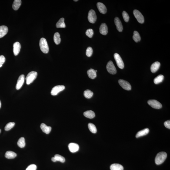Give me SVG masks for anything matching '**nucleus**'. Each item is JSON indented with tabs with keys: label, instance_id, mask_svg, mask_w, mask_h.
<instances>
[{
	"label": "nucleus",
	"instance_id": "obj_1",
	"mask_svg": "<svg viewBox=\"0 0 170 170\" xmlns=\"http://www.w3.org/2000/svg\"><path fill=\"white\" fill-rule=\"evenodd\" d=\"M167 154L165 152H161L157 154L155 158V162L157 165L162 164L167 158Z\"/></svg>",
	"mask_w": 170,
	"mask_h": 170
},
{
	"label": "nucleus",
	"instance_id": "obj_2",
	"mask_svg": "<svg viewBox=\"0 0 170 170\" xmlns=\"http://www.w3.org/2000/svg\"><path fill=\"white\" fill-rule=\"evenodd\" d=\"M39 46L41 50L43 53H48L49 51V47L47 42L45 38H42L40 40Z\"/></svg>",
	"mask_w": 170,
	"mask_h": 170
},
{
	"label": "nucleus",
	"instance_id": "obj_3",
	"mask_svg": "<svg viewBox=\"0 0 170 170\" xmlns=\"http://www.w3.org/2000/svg\"><path fill=\"white\" fill-rule=\"evenodd\" d=\"M37 73L35 71H32L29 72L26 78L27 85H29L33 82L37 78Z\"/></svg>",
	"mask_w": 170,
	"mask_h": 170
},
{
	"label": "nucleus",
	"instance_id": "obj_4",
	"mask_svg": "<svg viewBox=\"0 0 170 170\" xmlns=\"http://www.w3.org/2000/svg\"><path fill=\"white\" fill-rule=\"evenodd\" d=\"M106 68L108 72L112 75H115L117 72V70L115 66L112 61H109L107 64Z\"/></svg>",
	"mask_w": 170,
	"mask_h": 170
},
{
	"label": "nucleus",
	"instance_id": "obj_5",
	"mask_svg": "<svg viewBox=\"0 0 170 170\" xmlns=\"http://www.w3.org/2000/svg\"><path fill=\"white\" fill-rule=\"evenodd\" d=\"M114 59H115L118 67L120 69H122L124 68V64L120 55L118 53L114 54Z\"/></svg>",
	"mask_w": 170,
	"mask_h": 170
},
{
	"label": "nucleus",
	"instance_id": "obj_6",
	"mask_svg": "<svg viewBox=\"0 0 170 170\" xmlns=\"http://www.w3.org/2000/svg\"><path fill=\"white\" fill-rule=\"evenodd\" d=\"M148 105L155 109H160L162 107V105L160 103L156 100H150L148 101Z\"/></svg>",
	"mask_w": 170,
	"mask_h": 170
},
{
	"label": "nucleus",
	"instance_id": "obj_7",
	"mask_svg": "<svg viewBox=\"0 0 170 170\" xmlns=\"http://www.w3.org/2000/svg\"><path fill=\"white\" fill-rule=\"evenodd\" d=\"M88 21L91 23H94L97 19L95 11L91 10L88 12Z\"/></svg>",
	"mask_w": 170,
	"mask_h": 170
},
{
	"label": "nucleus",
	"instance_id": "obj_8",
	"mask_svg": "<svg viewBox=\"0 0 170 170\" xmlns=\"http://www.w3.org/2000/svg\"><path fill=\"white\" fill-rule=\"evenodd\" d=\"M65 88L64 85H57L52 88L51 92V95H56L61 91H63Z\"/></svg>",
	"mask_w": 170,
	"mask_h": 170
},
{
	"label": "nucleus",
	"instance_id": "obj_9",
	"mask_svg": "<svg viewBox=\"0 0 170 170\" xmlns=\"http://www.w3.org/2000/svg\"><path fill=\"white\" fill-rule=\"evenodd\" d=\"M133 14L139 22L141 24L143 23L144 22V17L139 11L136 10H134Z\"/></svg>",
	"mask_w": 170,
	"mask_h": 170
},
{
	"label": "nucleus",
	"instance_id": "obj_10",
	"mask_svg": "<svg viewBox=\"0 0 170 170\" xmlns=\"http://www.w3.org/2000/svg\"><path fill=\"white\" fill-rule=\"evenodd\" d=\"M120 85L124 89L127 91H130L131 89V86L130 84L127 81L123 79H119L118 81Z\"/></svg>",
	"mask_w": 170,
	"mask_h": 170
},
{
	"label": "nucleus",
	"instance_id": "obj_11",
	"mask_svg": "<svg viewBox=\"0 0 170 170\" xmlns=\"http://www.w3.org/2000/svg\"><path fill=\"white\" fill-rule=\"evenodd\" d=\"M25 81V76L23 75H21L19 77L16 86L17 90H19L22 87Z\"/></svg>",
	"mask_w": 170,
	"mask_h": 170
},
{
	"label": "nucleus",
	"instance_id": "obj_12",
	"mask_svg": "<svg viewBox=\"0 0 170 170\" xmlns=\"http://www.w3.org/2000/svg\"><path fill=\"white\" fill-rule=\"evenodd\" d=\"M68 147L70 151L72 153L76 152L79 149V145L78 144L74 143H70Z\"/></svg>",
	"mask_w": 170,
	"mask_h": 170
},
{
	"label": "nucleus",
	"instance_id": "obj_13",
	"mask_svg": "<svg viewBox=\"0 0 170 170\" xmlns=\"http://www.w3.org/2000/svg\"><path fill=\"white\" fill-rule=\"evenodd\" d=\"M13 53L14 55L16 56L19 53L21 48V45L20 43L17 42L13 44Z\"/></svg>",
	"mask_w": 170,
	"mask_h": 170
},
{
	"label": "nucleus",
	"instance_id": "obj_14",
	"mask_svg": "<svg viewBox=\"0 0 170 170\" xmlns=\"http://www.w3.org/2000/svg\"><path fill=\"white\" fill-rule=\"evenodd\" d=\"M97 7L101 13L105 14L107 12V9L106 6L104 4L101 2H98L97 4Z\"/></svg>",
	"mask_w": 170,
	"mask_h": 170
},
{
	"label": "nucleus",
	"instance_id": "obj_15",
	"mask_svg": "<svg viewBox=\"0 0 170 170\" xmlns=\"http://www.w3.org/2000/svg\"><path fill=\"white\" fill-rule=\"evenodd\" d=\"M114 22L119 32H122L123 30V25L119 18L118 17L115 18L114 19Z\"/></svg>",
	"mask_w": 170,
	"mask_h": 170
},
{
	"label": "nucleus",
	"instance_id": "obj_16",
	"mask_svg": "<svg viewBox=\"0 0 170 170\" xmlns=\"http://www.w3.org/2000/svg\"><path fill=\"white\" fill-rule=\"evenodd\" d=\"M100 32L101 35H106L108 33V28L106 24H101L100 28Z\"/></svg>",
	"mask_w": 170,
	"mask_h": 170
},
{
	"label": "nucleus",
	"instance_id": "obj_17",
	"mask_svg": "<svg viewBox=\"0 0 170 170\" xmlns=\"http://www.w3.org/2000/svg\"><path fill=\"white\" fill-rule=\"evenodd\" d=\"M160 66V63L158 61L154 62L151 65V70L152 73H155L159 69Z\"/></svg>",
	"mask_w": 170,
	"mask_h": 170
},
{
	"label": "nucleus",
	"instance_id": "obj_18",
	"mask_svg": "<svg viewBox=\"0 0 170 170\" xmlns=\"http://www.w3.org/2000/svg\"><path fill=\"white\" fill-rule=\"evenodd\" d=\"M8 27L5 26H0V38H3L6 35L8 32Z\"/></svg>",
	"mask_w": 170,
	"mask_h": 170
},
{
	"label": "nucleus",
	"instance_id": "obj_19",
	"mask_svg": "<svg viewBox=\"0 0 170 170\" xmlns=\"http://www.w3.org/2000/svg\"><path fill=\"white\" fill-rule=\"evenodd\" d=\"M40 127L43 132L45 133L46 134H49L52 129L51 127L47 126L45 124L43 123L41 124Z\"/></svg>",
	"mask_w": 170,
	"mask_h": 170
},
{
	"label": "nucleus",
	"instance_id": "obj_20",
	"mask_svg": "<svg viewBox=\"0 0 170 170\" xmlns=\"http://www.w3.org/2000/svg\"><path fill=\"white\" fill-rule=\"evenodd\" d=\"M149 132V129L148 128H145L142 130L139 131L137 133L136 137V138L140 137L146 135Z\"/></svg>",
	"mask_w": 170,
	"mask_h": 170
},
{
	"label": "nucleus",
	"instance_id": "obj_21",
	"mask_svg": "<svg viewBox=\"0 0 170 170\" xmlns=\"http://www.w3.org/2000/svg\"><path fill=\"white\" fill-rule=\"evenodd\" d=\"M17 154L12 151H8L5 153V156L8 159H13L17 157Z\"/></svg>",
	"mask_w": 170,
	"mask_h": 170
},
{
	"label": "nucleus",
	"instance_id": "obj_22",
	"mask_svg": "<svg viewBox=\"0 0 170 170\" xmlns=\"http://www.w3.org/2000/svg\"><path fill=\"white\" fill-rule=\"evenodd\" d=\"M84 115L86 118H90V119L94 118L95 116V112L91 110L86 111L84 113Z\"/></svg>",
	"mask_w": 170,
	"mask_h": 170
},
{
	"label": "nucleus",
	"instance_id": "obj_23",
	"mask_svg": "<svg viewBox=\"0 0 170 170\" xmlns=\"http://www.w3.org/2000/svg\"><path fill=\"white\" fill-rule=\"evenodd\" d=\"M21 0H15L13 4V9L14 10H18L21 6Z\"/></svg>",
	"mask_w": 170,
	"mask_h": 170
},
{
	"label": "nucleus",
	"instance_id": "obj_24",
	"mask_svg": "<svg viewBox=\"0 0 170 170\" xmlns=\"http://www.w3.org/2000/svg\"><path fill=\"white\" fill-rule=\"evenodd\" d=\"M87 73L88 77L91 79H94L96 77V72L94 69L88 70Z\"/></svg>",
	"mask_w": 170,
	"mask_h": 170
},
{
	"label": "nucleus",
	"instance_id": "obj_25",
	"mask_svg": "<svg viewBox=\"0 0 170 170\" xmlns=\"http://www.w3.org/2000/svg\"><path fill=\"white\" fill-rule=\"evenodd\" d=\"M111 170H124L123 167L119 164H114L110 167Z\"/></svg>",
	"mask_w": 170,
	"mask_h": 170
},
{
	"label": "nucleus",
	"instance_id": "obj_26",
	"mask_svg": "<svg viewBox=\"0 0 170 170\" xmlns=\"http://www.w3.org/2000/svg\"><path fill=\"white\" fill-rule=\"evenodd\" d=\"M57 28H65L66 25L64 22V19L63 18H61L57 23L56 25Z\"/></svg>",
	"mask_w": 170,
	"mask_h": 170
},
{
	"label": "nucleus",
	"instance_id": "obj_27",
	"mask_svg": "<svg viewBox=\"0 0 170 170\" xmlns=\"http://www.w3.org/2000/svg\"><path fill=\"white\" fill-rule=\"evenodd\" d=\"M60 35L58 32L55 33L54 34V40L55 43L57 45H58L61 42V39Z\"/></svg>",
	"mask_w": 170,
	"mask_h": 170
},
{
	"label": "nucleus",
	"instance_id": "obj_28",
	"mask_svg": "<svg viewBox=\"0 0 170 170\" xmlns=\"http://www.w3.org/2000/svg\"><path fill=\"white\" fill-rule=\"evenodd\" d=\"M164 76L162 75H159L156 77L154 79V82L155 84H158L162 82L164 79Z\"/></svg>",
	"mask_w": 170,
	"mask_h": 170
},
{
	"label": "nucleus",
	"instance_id": "obj_29",
	"mask_svg": "<svg viewBox=\"0 0 170 170\" xmlns=\"http://www.w3.org/2000/svg\"><path fill=\"white\" fill-rule=\"evenodd\" d=\"M133 39L136 42H138L141 41V38L140 34L137 31H135L134 32L133 36Z\"/></svg>",
	"mask_w": 170,
	"mask_h": 170
},
{
	"label": "nucleus",
	"instance_id": "obj_30",
	"mask_svg": "<svg viewBox=\"0 0 170 170\" xmlns=\"http://www.w3.org/2000/svg\"><path fill=\"white\" fill-rule=\"evenodd\" d=\"M25 139L24 137L20 138L18 142V145L20 148H24L25 146Z\"/></svg>",
	"mask_w": 170,
	"mask_h": 170
},
{
	"label": "nucleus",
	"instance_id": "obj_31",
	"mask_svg": "<svg viewBox=\"0 0 170 170\" xmlns=\"http://www.w3.org/2000/svg\"><path fill=\"white\" fill-rule=\"evenodd\" d=\"M84 95L86 98L90 99L92 98L93 93L89 90H87L84 91Z\"/></svg>",
	"mask_w": 170,
	"mask_h": 170
},
{
	"label": "nucleus",
	"instance_id": "obj_32",
	"mask_svg": "<svg viewBox=\"0 0 170 170\" xmlns=\"http://www.w3.org/2000/svg\"><path fill=\"white\" fill-rule=\"evenodd\" d=\"M88 126L90 131L91 132L93 133H96L97 130L96 127L94 124L91 123H89L88 124Z\"/></svg>",
	"mask_w": 170,
	"mask_h": 170
},
{
	"label": "nucleus",
	"instance_id": "obj_33",
	"mask_svg": "<svg viewBox=\"0 0 170 170\" xmlns=\"http://www.w3.org/2000/svg\"><path fill=\"white\" fill-rule=\"evenodd\" d=\"M56 160V162L57 161H59L61 163H63L65 162V158L59 155V154H56L54 156Z\"/></svg>",
	"mask_w": 170,
	"mask_h": 170
},
{
	"label": "nucleus",
	"instance_id": "obj_34",
	"mask_svg": "<svg viewBox=\"0 0 170 170\" xmlns=\"http://www.w3.org/2000/svg\"><path fill=\"white\" fill-rule=\"evenodd\" d=\"M15 125V123L14 122H10L6 125L5 129V131H9L13 128Z\"/></svg>",
	"mask_w": 170,
	"mask_h": 170
},
{
	"label": "nucleus",
	"instance_id": "obj_35",
	"mask_svg": "<svg viewBox=\"0 0 170 170\" xmlns=\"http://www.w3.org/2000/svg\"><path fill=\"white\" fill-rule=\"evenodd\" d=\"M93 53V50L92 48L91 47H88L87 48L86 53L87 56L88 57H91Z\"/></svg>",
	"mask_w": 170,
	"mask_h": 170
},
{
	"label": "nucleus",
	"instance_id": "obj_36",
	"mask_svg": "<svg viewBox=\"0 0 170 170\" xmlns=\"http://www.w3.org/2000/svg\"><path fill=\"white\" fill-rule=\"evenodd\" d=\"M85 34L88 37L91 38L93 35L94 31L92 29H88L87 30Z\"/></svg>",
	"mask_w": 170,
	"mask_h": 170
},
{
	"label": "nucleus",
	"instance_id": "obj_37",
	"mask_svg": "<svg viewBox=\"0 0 170 170\" xmlns=\"http://www.w3.org/2000/svg\"><path fill=\"white\" fill-rule=\"evenodd\" d=\"M122 15L124 21L126 22H128L129 21V18L128 14L126 11H123L122 13Z\"/></svg>",
	"mask_w": 170,
	"mask_h": 170
},
{
	"label": "nucleus",
	"instance_id": "obj_38",
	"mask_svg": "<svg viewBox=\"0 0 170 170\" xmlns=\"http://www.w3.org/2000/svg\"><path fill=\"white\" fill-rule=\"evenodd\" d=\"M5 56L2 55L0 56V68L2 66L3 64L5 63Z\"/></svg>",
	"mask_w": 170,
	"mask_h": 170
},
{
	"label": "nucleus",
	"instance_id": "obj_39",
	"mask_svg": "<svg viewBox=\"0 0 170 170\" xmlns=\"http://www.w3.org/2000/svg\"><path fill=\"white\" fill-rule=\"evenodd\" d=\"M37 167L36 165L32 164L28 167L26 170H36Z\"/></svg>",
	"mask_w": 170,
	"mask_h": 170
},
{
	"label": "nucleus",
	"instance_id": "obj_40",
	"mask_svg": "<svg viewBox=\"0 0 170 170\" xmlns=\"http://www.w3.org/2000/svg\"><path fill=\"white\" fill-rule=\"evenodd\" d=\"M164 125L166 127L170 129V121L169 120H168L165 121L164 123Z\"/></svg>",
	"mask_w": 170,
	"mask_h": 170
},
{
	"label": "nucleus",
	"instance_id": "obj_41",
	"mask_svg": "<svg viewBox=\"0 0 170 170\" xmlns=\"http://www.w3.org/2000/svg\"><path fill=\"white\" fill-rule=\"evenodd\" d=\"M51 160L53 162H56V160H55V157H53L51 158Z\"/></svg>",
	"mask_w": 170,
	"mask_h": 170
},
{
	"label": "nucleus",
	"instance_id": "obj_42",
	"mask_svg": "<svg viewBox=\"0 0 170 170\" xmlns=\"http://www.w3.org/2000/svg\"><path fill=\"white\" fill-rule=\"evenodd\" d=\"M1 101H0V108H1Z\"/></svg>",
	"mask_w": 170,
	"mask_h": 170
},
{
	"label": "nucleus",
	"instance_id": "obj_43",
	"mask_svg": "<svg viewBox=\"0 0 170 170\" xmlns=\"http://www.w3.org/2000/svg\"><path fill=\"white\" fill-rule=\"evenodd\" d=\"M78 1V0H76V1H75H75H75V2H77V1Z\"/></svg>",
	"mask_w": 170,
	"mask_h": 170
},
{
	"label": "nucleus",
	"instance_id": "obj_44",
	"mask_svg": "<svg viewBox=\"0 0 170 170\" xmlns=\"http://www.w3.org/2000/svg\"><path fill=\"white\" fill-rule=\"evenodd\" d=\"M1 129H0V133H1Z\"/></svg>",
	"mask_w": 170,
	"mask_h": 170
},
{
	"label": "nucleus",
	"instance_id": "obj_45",
	"mask_svg": "<svg viewBox=\"0 0 170 170\" xmlns=\"http://www.w3.org/2000/svg\"><path fill=\"white\" fill-rule=\"evenodd\" d=\"M95 71L96 72H97V70H95Z\"/></svg>",
	"mask_w": 170,
	"mask_h": 170
}]
</instances>
